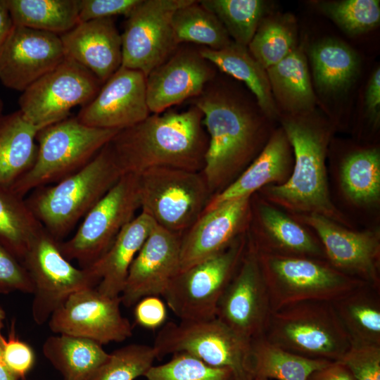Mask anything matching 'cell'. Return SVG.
Wrapping results in <instances>:
<instances>
[{"mask_svg":"<svg viewBox=\"0 0 380 380\" xmlns=\"http://www.w3.org/2000/svg\"><path fill=\"white\" fill-rule=\"evenodd\" d=\"M189 101L203 114L208 144L201 172L213 196L255 158L262 141L261 120L250 101L217 74Z\"/></svg>","mask_w":380,"mask_h":380,"instance_id":"6da1fadb","label":"cell"},{"mask_svg":"<svg viewBox=\"0 0 380 380\" xmlns=\"http://www.w3.org/2000/svg\"><path fill=\"white\" fill-rule=\"evenodd\" d=\"M208 144L203 114L191 105L150 114L120 130L108 146L122 175H139L158 167L201 172Z\"/></svg>","mask_w":380,"mask_h":380,"instance_id":"7a4b0ae2","label":"cell"},{"mask_svg":"<svg viewBox=\"0 0 380 380\" xmlns=\"http://www.w3.org/2000/svg\"><path fill=\"white\" fill-rule=\"evenodd\" d=\"M282 126L293 150L294 165L284 183L261 189L266 198L295 215L315 213L349 226L329 196L325 166L327 127L303 113L285 118Z\"/></svg>","mask_w":380,"mask_h":380,"instance_id":"3957f363","label":"cell"},{"mask_svg":"<svg viewBox=\"0 0 380 380\" xmlns=\"http://www.w3.org/2000/svg\"><path fill=\"white\" fill-rule=\"evenodd\" d=\"M122 175L107 144L79 171L34 189L25 200L44 228L62 241Z\"/></svg>","mask_w":380,"mask_h":380,"instance_id":"277c9868","label":"cell"},{"mask_svg":"<svg viewBox=\"0 0 380 380\" xmlns=\"http://www.w3.org/2000/svg\"><path fill=\"white\" fill-rule=\"evenodd\" d=\"M256 253L272 312L300 302L334 303L369 286L324 259Z\"/></svg>","mask_w":380,"mask_h":380,"instance_id":"5b68a950","label":"cell"},{"mask_svg":"<svg viewBox=\"0 0 380 380\" xmlns=\"http://www.w3.org/2000/svg\"><path fill=\"white\" fill-rule=\"evenodd\" d=\"M119 131L89 127L76 117L38 130L34 163L11 188L25 197L37 188L55 184L77 172Z\"/></svg>","mask_w":380,"mask_h":380,"instance_id":"8992f818","label":"cell"},{"mask_svg":"<svg viewBox=\"0 0 380 380\" xmlns=\"http://www.w3.org/2000/svg\"><path fill=\"white\" fill-rule=\"evenodd\" d=\"M264 336L296 355L332 362L351 346L333 303L324 301L300 302L272 312Z\"/></svg>","mask_w":380,"mask_h":380,"instance_id":"52a82bcc","label":"cell"},{"mask_svg":"<svg viewBox=\"0 0 380 380\" xmlns=\"http://www.w3.org/2000/svg\"><path fill=\"white\" fill-rule=\"evenodd\" d=\"M137 175L141 212L180 235L198 219L212 196L201 172L158 167Z\"/></svg>","mask_w":380,"mask_h":380,"instance_id":"ba28073f","label":"cell"},{"mask_svg":"<svg viewBox=\"0 0 380 380\" xmlns=\"http://www.w3.org/2000/svg\"><path fill=\"white\" fill-rule=\"evenodd\" d=\"M247 242L246 232L220 253L173 277L163 296L180 320L216 317L219 300L241 261Z\"/></svg>","mask_w":380,"mask_h":380,"instance_id":"9c48e42d","label":"cell"},{"mask_svg":"<svg viewBox=\"0 0 380 380\" xmlns=\"http://www.w3.org/2000/svg\"><path fill=\"white\" fill-rule=\"evenodd\" d=\"M251 341L215 317L168 322L157 334L153 346L158 358L186 353L211 366L230 368L239 380H251L246 370Z\"/></svg>","mask_w":380,"mask_h":380,"instance_id":"30bf717a","label":"cell"},{"mask_svg":"<svg viewBox=\"0 0 380 380\" xmlns=\"http://www.w3.org/2000/svg\"><path fill=\"white\" fill-rule=\"evenodd\" d=\"M140 208L137 175L125 174L83 217L75 234L59 241L63 255L87 268L110 247Z\"/></svg>","mask_w":380,"mask_h":380,"instance_id":"8fae6325","label":"cell"},{"mask_svg":"<svg viewBox=\"0 0 380 380\" xmlns=\"http://www.w3.org/2000/svg\"><path fill=\"white\" fill-rule=\"evenodd\" d=\"M22 263L34 286L32 316L42 325L72 293L94 288L99 280L90 268H77L62 253L59 241L44 228L30 245Z\"/></svg>","mask_w":380,"mask_h":380,"instance_id":"7c38bea8","label":"cell"},{"mask_svg":"<svg viewBox=\"0 0 380 380\" xmlns=\"http://www.w3.org/2000/svg\"><path fill=\"white\" fill-rule=\"evenodd\" d=\"M103 84L89 70L65 57L22 92L18 104L23 118L39 130L70 117L75 106H84Z\"/></svg>","mask_w":380,"mask_h":380,"instance_id":"4fadbf2b","label":"cell"},{"mask_svg":"<svg viewBox=\"0 0 380 380\" xmlns=\"http://www.w3.org/2000/svg\"><path fill=\"white\" fill-rule=\"evenodd\" d=\"M191 0H141L127 17L122 39V65L146 77L180 45L172 27L175 11Z\"/></svg>","mask_w":380,"mask_h":380,"instance_id":"5bb4252c","label":"cell"},{"mask_svg":"<svg viewBox=\"0 0 380 380\" xmlns=\"http://www.w3.org/2000/svg\"><path fill=\"white\" fill-rule=\"evenodd\" d=\"M120 297L110 298L96 287L78 291L51 315L50 329L56 334L85 338L101 345L121 342L132 335V327L120 310Z\"/></svg>","mask_w":380,"mask_h":380,"instance_id":"9a60e30c","label":"cell"},{"mask_svg":"<svg viewBox=\"0 0 380 380\" xmlns=\"http://www.w3.org/2000/svg\"><path fill=\"white\" fill-rule=\"evenodd\" d=\"M272 313L257 253L248 239L241 261L219 300L216 317L251 341L265 335Z\"/></svg>","mask_w":380,"mask_h":380,"instance_id":"2e32d148","label":"cell"},{"mask_svg":"<svg viewBox=\"0 0 380 380\" xmlns=\"http://www.w3.org/2000/svg\"><path fill=\"white\" fill-rule=\"evenodd\" d=\"M320 239L327 261L338 270L379 290L380 239L377 231L354 232L315 213L295 215Z\"/></svg>","mask_w":380,"mask_h":380,"instance_id":"e0dca14e","label":"cell"},{"mask_svg":"<svg viewBox=\"0 0 380 380\" xmlns=\"http://www.w3.org/2000/svg\"><path fill=\"white\" fill-rule=\"evenodd\" d=\"M217 69L199 51V46L182 44L146 77V96L151 113L198 96L215 78Z\"/></svg>","mask_w":380,"mask_h":380,"instance_id":"ac0fdd59","label":"cell"},{"mask_svg":"<svg viewBox=\"0 0 380 380\" xmlns=\"http://www.w3.org/2000/svg\"><path fill=\"white\" fill-rule=\"evenodd\" d=\"M65 58L60 35L13 25L0 53V81L23 92Z\"/></svg>","mask_w":380,"mask_h":380,"instance_id":"d6986e66","label":"cell"},{"mask_svg":"<svg viewBox=\"0 0 380 380\" xmlns=\"http://www.w3.org/2000/svg\"><path fill=\"white\" fill-rule=\"evenodd\" d=\"M150 114L146 77L141 71L121 66L76 118L89 127L121 130L141 122Z\"/></svg>","mask_w":380,"mask_h":380,"instance_id":"ffe728a7","label":"cell"},{"mask_svg":"<svg viewBox=\"0 0 380 380\" xmlns=\"http://www.w3.org/2000/svg\"><path fill=\"white\" fill-rule=\"evenodd\" d=\"M181 237L155 224L129 267L122 304L131 307L144 297L163 296L179 272Z\"/></svg>","mask_w":380,"mask_h":380,"instance_id":"44dd1931","label":"cell"},{"mask_svg":"<svg viewBox=\"0 0 380 380\" xmlns=\"http://www.w3.org/2000/svg\"><path fill=\"white\" fill-rule=\"evenodd\" d=\"M251 198L227 202L201 214L182 235L179 272L220 253L247 232Z\"/></svg>","mask_w":380,"mask_h":380,"instance_id":"7402d4cb","label":"cell"},{"mask_svg":"<svg viewBox=\"0 0 380 380\" xmlns=\"http://www.w3.org/2000/svg\"><path fill=\"white\" fill-rule=\"evenodd\" d=\"M65 57L77 62L104 84L122 65V39L112 18L78 23L60 35Z\"/></svg>","mask_w":380,"mask_h":380,"instance_id":"603a6c76","label":"cell"},{"mask_svg":"<svg viewBox=\"0 0 380 380\" xmlns=\"http://www.w3.org/2000/svg\"><path fill=\"white\" fill-rule=\"evenodd\" d=\"M256 217L262 230L247 232L258 252L286 256L326 258L322 245L298 222L263 201L255 203Z\"/></svg>","mask_w":380,"mask_h":380,"instance_id":"cb8c5ba5","label":"cell"},{"mask_svg":"<svg viewBox=\"0 0 380 380\" xmlns=\"http://www.w3.org/2000/svg\"><path fill=\"white\" fill-rule=\"evenodd\" d=\"M290 146L283 129L275 132L244 171L224 190L210 198L203 212L227 202L251 197L270 183H284L290 172Z\"/></svg>","mask_w":380,"mask_h":380,"instance_id":"d4e9b609","label":"cell"},{"mask_svg":"<svg viewBox=\"0 0 380 380\" xmlns=\"http://www.w3.org/2000/svg\"><path fill=\"white\" fill-rule=\"evenodd\" d=\"M155 222L141 212L118 234L108 251L89 267L99 280L97 290L104 296L119 297L129 267Z\"/></svg>","mask_w":380,"mask_h":380,"instance_id":"484cf974","label":"cell"},{"mask_svg":"<svg viewBox=\"0 0 380 380\" xmlns=\"http://www.w3.org/2000/svg\"><path fill=\"white\" fill-rule=\"evenodd\" d=\"M37 132L19 110L0 115V186H12L32 167Z\"/></svg>","mask_w":380,"mask_h":380,"instance_id":"4316f807","label":"cell"},{"mask_svg":"<svg viewBox=\"0 0 380 380\" xmlns=\"http://www.w3.org/2000/svg\"><path fill=\"white\" fill-rule=\"evenodd\" d=\"M199 51L217 70L243 82L267 116H277L266 70L252 56L248 46L232 42L220 50L199 46Z\"/></svg>","mask_w":380,"mask_h":380,"instance_id":"83f0119b","label":"cell"},{"mask_svg":"<svg viewBox=\"0 0 380 380\" xmlns=\"http://www.w3.org/2000/svg\"><path fill=\"white\" fill-rule=\"evenodd\" d=\"M331 362L296 355L262 336L251 341L246 370L252 379L308 380L312 373Z\"/></svg>","mask_w":380,"mask_h":380,"instance_id":"f1b7e54d","label":"cell"},{"mask_svg":"<svg viewBox=\"0 0 380 380\" xmlns=\"http://www.w3.org/2000/svg\"><path fill=\"white\" fill-rule=\"evenodd\" d=\"M266 72L273 97L286 111L306 113L314 108L315 96L302 49L296 47Z\"/></svg>","mask_w":380,"mask_h":380,"instance_id":"f546056e","label":"cell"},{"mask_svg":"<svg viewBox=\"0 0 380 380\" xmlns=\"http://www.w3.org/2000/svg\"><path fill=\"white\" fill-rule=\"evenodd\" d=\"M42 352L63 380H88L109 355L96 341L65 334L48 337Z\"/></svg>","mask_w":380,"mask_h":380,"instance_id":"4dcf8cb0","label":"cell"},{"mask_svg":"<svg viewBox=\"0 0 380 380\" xmlns=\"http://www.w3.org/2000/svg\"><path fill=\"white\" fill-rule=\"evenodd\" d=\"M317 88L325 94L345 91L360 71V58L345 43L325 39L314 44L308 51Z\"/></svg>","mask_w":380,"mask_h":380,"instance_id":"1f68e13d","label":"cell"},{"mask_svg":"<svg viewBox=\"0 0 380 380\" xmlns=\"http://www.w3.org/2000/svg\"><path fill=\"white\" fill-rule=\"evenodd\" d=\"M13 25L63 34L79 22V0H0Z\"/></svg>","mask_w":380,"mask_h":380,"instance_id":"d6a6232c","label":"cell"},{"mask_svg":"<svg viewBox=\"0 0 380 380\" xmlns=\"http://www.w3.org/2000/svg\"><path fill=\"white\" fill-rule=\"evenodd\" d=\"M43 228L25 197L11 187L0 186V243L21 262Z\"/></svg>","mask_w":380,"mask_h":380,"instance_id":"836d02e7","label":"cell"},{"mask_svg":"<svg viewBox=\"0 0 380 380\" xmlns=\"http://www.w3.org/2000/svg\"><path fill=\"white\" fill-rule=\"evenodd\" d=\"M332 303L351 343L380 345L379 290L367 286Z\"/></svg>","mask_w":380,"mask_h":380,"instance_id":"e575fe53","label":"cell"},{"mask_svg":"<svg viewBox=\"0 0 380 380\" xmlns=\"http://www.w3.org/2000/svg\"><path fill=\"white\" fill-rule=\"evenodd\" d=\"M172 27L179 44L220 50L232 42L219 19L199 1L191 0L178 8L172 18Z\"/></svg>","mask_w":380,"mask_h":380,"instance_id":"d590c367","label":"cell"},{"mask_svg":"<svg viewBox=\"0 0 380 380\" xmlns=\"http://www.w3.org/2000/svg\"><path fill=\"white\" fill-rule=\"evenodd\" d=\"M341 186L354 203L369 205L380 197V153L377 148L358 151L347 156L341 167Z\"/></svg>","mask_w":380,"mask_h":380,"instance_id":"8d00e7d4","label":"cell"},{"mask_svg":"<svg viewBox=\"0 0 380 380\" xmlns=\"http://www.w3.org/2000/svg\"><path fill=\"white\" fill-rule=\"evenodd\" d=\"M221 22L232 42L248 46L268 10L262 0H202Z\"/></svg>","mask_w":380,"mask_h":380,"instance_id":"74e56055","label":"cell"},{"mask_svg":"<svg viewBox=\"0 0 380 380\" xmlns=\"http://www.w3.org/2000/svg\"><path fill=\"white\" fill-rule=\"evenodd\" d=\"M293 20L286 15L264 18L248 49L265 69L277 64L296 48Z\"/></svg>","mask_w":380,"mask_h":380,"instance_id":"f35d334b","label":"cell"},{"mask_svg":"<svg viewBox=\"0 0 380 380\" xmlns=\"http://www.w3.org/2000/svg\"><path fill=\"white\" fill-rule=\"evenodd\" d=\"M156 358L153 346L129 344L109 353L88 380H134L144 376Z\"/></svg>","mask_w":380,"mask_h":380,"instance_id":"ab89813d","label":"cell"},{"mask_svg":"<svg viewBox=\"0 0 380 380\" xmlns=\"http://www.w3.org/2000/svg\"><path fill=\"white\" fill-rule=\"evenodd\" d=\"M322 11L343 31L350 35L364 33L379 24V0L322 1Z\"/></svg>","mask_w":380,"mask_h":380,"instance_id":"60d3db41","label":"cell"},{"mask_svg":"<svg viewBox=\"0 0 380 380\" xmlns=\"http://www.w3.org/2000/svg\"><path fill=\"white\" fill-rule=\"evenodd\" d=\"M144 376L147 380H239L230 368L213 367L186 353L174 354L166 363L153 365Z\"/></svg>","mask_w":380,"mask_h":380,"instance_id":"b9f144b4","label":"cell"},{"mask_svg":"<svg viewBox=\"0 0 380 380\" xmlns=\"http://www.w3.org/2000/svg\"><path fill=\"white\" fill-rule=\"evenodd\" d=\"M355 380H380V345L351 343L338 360Z\"/></svg>","mask_w":380,"mask_h":380,"instance_id":"7bdbcfd3","label":"cell"},{"mask_svg":"<svg viewBox=\"0 0 380 380\" xmlns=\"http://www.w3.org/2000/svg\"><path fill=\"white\" fill-rule=\"evenodd\" d=\"M33 293L34 286L23 264L0 243V294Z\"/></svg>","mask_w":380,"mask_h":380,"instance_id":"ee69618b","label":"cell"},{"mask_svg":"<svg viewBox=\"0 0 380 380\" xmlns=\"http://www.w3.org/2000/svg\"><path fill=\"white\" fill-rule=\"evenodd\" d=\"M3 354L8 367L18 379H24L34 366V350L16 336L13 322L8 338L4 339Z\"/></svg>","mask_w":380,"mask_h":380,"instance_id":"f6af8a7d","label":"cell"},{"mask_svg":"<svg viewBox=\"0 0 380 380\" xmlns=\"http://www.w3.org/2000/svg\"><path fill=\"white\" fill-rule=\"evenodd\" d=\"M140 2L141 0H79V22L113 18L116 15L127 18Z\"/></svg>","mask_w":380,"mask_h":380,"instance_id":"bcb514c9","label":"cell"},{"mask_svg":"<svg viewBox=\"0 0 380 380\" xmlns=\"http://www.w3.org/2000/svg\"><path fill=\"white\" fill-rule=\"evenodd\" d=\"M134 305V316L137 324L148 329L163 325L167 310L164 303L156 296L144 297Z\"/></svg>","mask_w":380,"mask_h":380,"instance_id":"7dc6e473","label":"cell"},{"mask_svg":"<svg viewBox=\"0 0 380 380\" xmlns=\"http://www.w3.org/2000/svg\"><path fill=\"white\" fill-rule=\"evenodd\" d=\"M364 105L370 121L377 125L380 118V69L372 75L365 94Z\"/></svg>","mask_w":380,"mask_h":380,"instance_id":"c3c4849f","label":"cell"},{"mask_svg":"<svg viewBox=\"0 0 380 380\" xmlns=\"http://www.w3.org/2000/svg\"><path fill=\"white\" fill-rule=\"evenodd\" d=\"M308 380H355L348 369L339 362H332L328 366L312 373Z\"/></svg>","mask_w":380,"mask_h":380,"instance_id":"681fc988","label":"cell"},{"mask_svg":"<svg viewBox=\"0 0 380 380\" xmlns=\"http://www.w3.org/2000/svg\"><path fill=\"white\" fill-rule=\"evenodd\" d=\"M6 319V312L0 304V380H18L8 367L3 354V342L4 337L2 335V329Z\"/></svg>","mask_w":380,"mask_h":380,"instance_id":"f907efd6","label":"cell"},{"mask_svg":"<svg viewBox=\"0 0 380 380\" xmlns=\"http://www.w3.org/2000/svg\"><path fill=\"white\" fill-rule=\"evenodd\" d=\"M13 27L9 13L0 1V53Z\"/></svg>","mask_w":380,"mask_h":380,"instance_id":"816d5d0a","label":"cell"},{"mask_svg":"<svg viewBox=\"0 0 380 380\" xmlns=\"http://www.w3.org/2000/svg\"><path fill=\"white\" fill-rule=\"evenodd\" d=\"M3 108H4V103H3V101L0 99V115L2 114Z\"/></svg>","mask_w":380,"mask_h":380,"instance_id":"f5cc1de1","label":"cell"},{"mask_svg":"<svg viewBox=\"0 0 380 380\" xmlns=\"http://www.w3.org/2000/svg\"><path fill=\"white\" fill-rule=\"evenodd\" d=\"M251 380H270V379H252Z\"/></svg>","mask_w":380,"mask_h":380,"instance_id":"db71d44e","label":"cell"}]
</instances>
